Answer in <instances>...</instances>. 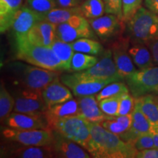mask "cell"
Returning a JSON list of instances; mask_svg holds the SVG:
<instances>
[{
	"label": "cell",
	"instance_id": "1",
	"mask_svg": "<svg viewBox=\"0 0 158 158\" xmlns=\"http://www.w3.org/2000/svg\"><path fill=\"white\" fill-rule=\"evenodd\" d=\"M91 139L86 150L92 157L133 158L138 150L133 143L108 131L99 122H90Z\"/></svg>",
	"mask_w": 158,
	"mask_h": 158
},
{
	"label": "cell",
	"instance_id": "2",
	"mask_svg": "<svg viewBox=\"0 0 158 158\" xmlns=\"http://www.w3.org/2000/svg\"><path fill=\"white\" fill-rule=\"evenodd\" d=\"M15 46V57L19 60L56 72L64 71L61 61L50 47L32 44L29 40Z\"/></svg>",
	"mask_w": 158,
	"mask_h": 158
},
{
	"label": "cell",
	"instance_id": "3",
	"mask_svg": "<svg viewBox=\"0 0 158 158\" xmlns=\"http://www.w3.org/2000/svg\"><path fill=\"white\" fill-rule=\"evenodd\" d=\"M126 23L133 43L147 45L150 41L158 37V15L146 7L141 6Z\"/></svg>",
	"mask_w": 158,
	"mask_h": 158
},
{
	"label": "cell",
	"instance_id": "4",
	"mask_svg": "<svg viewBox=\"0 0 158 158\" xmlns=\"http://www.w3.org/2000/svg\"><path fill=\"white\" fill-rule=\"evenodd\" d=\"M12 68L23 88L40 92L47 85L59 78V76L56 71L33 67L23 63H15Z\"/></svg>",
	"mask_w": 158,
	"mask_h": 158
},
{
	"label": "cell",
	"instance_id": "5",
	"mask_svg": "<svg viewBox=\"0 0 158 158\" xmlns=\"http://www.w3.org/2000/svg\"><path fill=\"white\" fill-rule=\"evenodd\" d=\"M51 130L78 143L85 149L91 139L90 122L79 116L61 118L53 124Z\"/></svg>",
	"mask_w": 158,
	"mask_h": 158
},
{
	"label": "cell",
	"instance_id": "6",
	"mask_svg": "<svg viewBox=\"0 0 158 158\" xmlns=\"http://www.w3.org/2000/svg\"><path fill=\"white\" fill-rule=\"evenodd\" d=\"M124 79L130 93L135 98L158 94V66L138 69Z\"/></svg>",
	"mask_w": 158,
	"mask_h": 158
},
{
	"label": "cell",
	"instance_id": "7",
	"mask_svg": "<svg viewBox=\"0 0 158 158\" xmlns=\"http://www.w3.org/2000/svg\"><path fill=\"white\" fill-rule=\"evenodd\" d=\"M73 75L77 78L87 81H111L115 82L123 80L118 74L110 49L105 51L102 58L93 67L81 72H76Z\"/></svg>",
	"mask_w": 158,
	"mask_h": 158
},
{
	"label": "cell",
	"instance_id": "8",
	"mask_svg": "<svg viewBox=\"0 0 158 158\" xmlns=\"http://www.w3.org/2000/svg\"><path fill=\"white\" fill-rule=\"evenodd\" d=\"M89 21L81 15L73 16L66 22L56 25V37L66 43H72L80 38L96 40Z\"/></svg>",
	"mask_w": 158,
	"mask_h": 158
},
{
	"label": "cell",
	"instance_id": "9",
	"mask_svg": "<svg viewBox=\"0 0 158 158\" xmlns=\"http://www.w3.org/2000/svg\"><path fill=\"white\" fill-rule=\"evenodd\" d=\"M2 135L8 141L29 146H50L54 142V132L50 130H17L5 128Z\"/></svg>",
	"mask_w": 158,
	"mask_h": 158
},
{
	"label": "cell",
	"instance_id": "10",
	"mask_svg": "<svg viewBox=\"0 0 158 158\" xmlns=\"http://www.w3.org/2000/svg\"><path fill=\"white\" fill-rule=\"evenodd\" d=\"M14 112L32 115H44L47 110L42 92L23 88L18 90L15 95Z\"/></svg>",
	"mask_w": 158,
	"mask_h": 158
},
{
	"label": "cell",
	"instance_id": "11",
	"mask_svg": "<svg viewBox=\"0 0 158 158\" xmlns=\"http://www.w3.org/2000/svg\"><path fill=\"white\" fill-rule=\"evenodd\" d=\"M42 21V16L25 5L21 7L15 15L11 27L15 45L28 40V34L37 22Z\"/></svg>",
	"mask_w": 158,
	"mask_h": 158
},
{
	"label": "cell",
	"instance_id": "12",
	"mask_svg": "<svg viewBox=\"0 0 158 158\" xmlns=\"http://www.w3.org/2000/svg\"><path fill=\"white\" fill-rule=\"evenodd\" d=\"M129 45V38L120 37L112 44L110 48L116 69L119 76L123 79L136 70L135 64L128 51Z\"/></svg>",
	"mask_w": 158,
	"mask_h": 158
},
{
	"label": "cell",
	"instance_id": "13",
	"mask_svg": "<svg viewBox=\"0 0 158 158\" xmlns=\"http://www.w3.org/2000/svg\"><path fill=\"white\" fill-rule=\"evenodd\" d=\"M60 80L73 92L76 97L92 95L100 92L111 81H87L77 78L72 74H64Z\"/></svg>",
	"mask_w": 158,
	"mask_h": 158
},
{
	"label": "cell",
	"instance_id": "14",
	"mask_svg": "<svg viewBox=\"0 0 158 158\" xmlns=\"http://www.w3.org/2000/svg\"><path fill=\"white\" fill-rule=\"evenodd\" d=\"M88 20L97 36L103 40L119 34L125 23L113 14L103 15L97 19Z\"/></svg>",
	"mask_w": 158,
	"mask_h": 158
},
{
	"label": "cell",
	"instance_id": "15",
	"mask_svg": "<svg viewBox=\"0 0 158 158\" xmlns=\"http://www.w3.org/2000/svg\"><path fill=\"white\" fill-rule=\"evenodd\" d=\"M54 132V139L52 148L55 157L62 158H90L92 156L89 152L76 142L64 138L60 134Z\"/></svg>",
	"mask_w": 158,
	"mask_h": 158
},
{
	"label": "cell",
	"instance_id": "16",
	"mask_svg": "<svg viewBox=\"0 0 158 158\" xmlns=\"http://www.w3.org/2000/svg\"><path fill=\"white\" fill-rule=\"evenodd\" d=\"M8 127L17 130H48L44 115H32L22 113L10 114L5 120Z\"/></svg>",
	"mask_w": 158,
	"mask_h": 158
},
{
	"label": "cell",
	"instance_id": "17",
	"mask_svg": "<svg viewBox=\"0 0 158 158\" xmlns=\"http://www.w3.org/2000/svg\"><path fill=\"white\" fill-rule=\"evenodd\" d=\"M78 104V115L90 122H101L112 119L114 116L105 114L99 106L95 94L77 97Z\"/></svg>",
	"mask_w": 158,
	"mask_h": 158
},
{
	"label": "cell",
	"instance_id": "18",
	"mask_svg": "<svg viewBox=\"0 0 158 158\" xmlns=\"http://www.w3.org/2000/svg\"><path fill=\"white\" fill-rule=\"evenodd\" d=\"M152 125L147 116L144 115L139 105L135 104V108L132 113V123L127 132L122 134L119 137L128 143L133 144V142L140 135L151 133Z\"/></svg>",
	"mask_w": 158,
	"mask_h": 158
},
{
	"label": "cell",
	"instance_id": "19",
	"mask_svg": "<svg viewBox=\"0 0 158 158\" xmlns=\"http://www.w3.org/2000/svg\"><path fill=\"white\" fill-rule=\"evenodd\" d=\"M42 95L48 108L68 101L73 98L70 88L63 84L59 78L55 79L43 89Z\"/></svg>",
	"mask_w": 158,
	"mask_h": 158
},
{
	"label": "cell",
	"instance_id": "20",
	"mask_svg": "<svg viewBox=\"0 0 158 158\" xmlns=\"http://www.w3.org/2000/svg\"><path fill=\"white\" fill-rule=\"evenodd\" d=\"M56 38V25L40 21L33 26L28 34V40L32 44L50 46Z\"/></svg>",
	"mask_w": 158,
	"mask_h": 158
},
{
	"label": "cell",
	"instance_id": "21",
	"mask_svg": "<svg viewBox=\"0 0 158 158\" xmlns=\"http://www.w3.org/2000/svg\"><path fill=\"white\" fill-rule=\"evenodd\" d=\"M5 155L10 157L50 158L55 157L52 146H29L21 144L12 146L5 149Z\"/></svg>",
	"mask_w": 158,
	"mask_h": 158
},
{
	"label": "cell",
	"instance_id": "22",
	"mask_svg": "<svg viewBox=\"0 0 158 158\" xmlns=\"http://www.w3.org/2000/svg\"><path fill=\"white\" fill-rule=\"evenodd\" d=\"M78 115V104L77 99H71L62 103L54 105L47 108L44 113V116L48 123V130L53 124L61 118L70 116Z\"/></svg>",
	"mask_w": 158,
	"mask_h": 158
},
{
	"label": "cell",
	"instance_id": "23",
	"mask_svg": "<svg viewBox=\"0 0 158 158\" xmlns=\"http://www.w3.org/2000/svg\"><path fill=\"white\" fill-rule=\"evenodd\" d=\"M23 0H0V31L5 33L11 28Z\"/></svg>",
	"mask_w": 158,
	"mask_h": 158
},
{
	"label": "cell",
	"instance_id": "24",
	"mask_svg": "<svg viewBox=\"0 0 158 158\" xmlns=\"http://www.w3.org/2000/svg\"><path fill=\"white\" fill-rule=\"evenodd\" d=\"M135 99L151 124L152 130H158V96L148 94Z\"/></svg>",
	"mask_w": 158,
	"mask_h": 158
},
{
	"label": "cell",
	"instance_id": "25",
	"mask_svg": "<svg viewBox=\"0 0 158 158\" xmlns=\"http://www.w3.org/2000/svg\"><path fill=\"white\" fill-rule=\"evenodd\" d=\"M133 62L138 69H146L154 66L152 55L147 45L134 43L128 49Z\"/></svg>",
	"mask_w": 158,
	"mask_h": 158
},
{
	"label": "cell",
	"instance_id": "26",
	"mask_svg": "<svg viewBox=\"0 0 158 158\" xmlns=\"http://www.w3.org/2000/svg\"><path fill=\"white\" fill-rule=\"evenodd\" d=\"M76 15H82L79 5L77 7H68V8L57 7L43 15L42 17V21H48V22L52 23L54 24L58 25L66 22L73 16Z\"/></svg>",
	"mask_w": 158,
	"mask_h": 158
},
{
	"label": "cell",
	"instance_id": "27",
	"mask_svg": "<svg viewBox=\"0 0 158 158\" xmlns=\"http://www.w3.org/2000/svg\"><path fill=\"white\" fill-rule=\"evenodd\" d=\"M50 48L54 51L57 57L62 62L64 71H70L71 60L74 54V50L70 43H66L56 37Z\"/></svg>",
	"mask_w": 158,
	"mask_h": 158
},
{
	"label": "cell",
	"instance_id": "28",
	"mask_svg": "<svg viewBox=\"0 0 158 158\" xmlns=\"http://www.w3.org/2000/svg\"><path fill=\"white\" fill-rule=\"evenodd\" d=\"M100 123L108 131L120 135L127 132L130 128L132 123V114L114 116L112 119L105 120Z\"/></svg>",
	"mask_w": 158,
	"mask_h": 158
},
{
	"label": "cell",
	"instance_id": "29",
	"mask_svg": "<svg viewBox=\"0 0 158 158\" xmlns=\"http://www.w3.org/2000/svg\"><path fill=\"white\" fill-rule=\"evenodd\" d=\"M73 48L77 52L90 55H99L103 51L102 45L92 38H80L70 43Z\"/></svg>",
	"mask_w": 158,
	"mask_h": 158
},
{
	"label": "cell",
	"instance_id": "30",
	"mask_svg": "<svg viewBox=\"0 0 158 158\" xmlns=\"http://www.w3.org/2000/svg\"><path fill=\"white\" fill-rule=\"evenodd\" d=\"M79 7L83 16L87 19H97L106 13L103 0H85Z\"/></svg>",
	"mask_w": 158,
	"mask_h": 158
},
{
	"label": "cell",
	"instance_id": "31",
	"mask_svg": "<svg viewBox=\"0 0 158 158\" xmlns=\"http://www.w3.org/2000/svg\"><path fill=\"white\" fill-rule=\"evenodd\" d=\"M98 61V59L95 56L76 51L71 60L70 72H81L88 70L93 67Z\"/></svg>",
	"mask_w": 158,
	"mask_h": 158
},
{
	"label": "cell",
	"instance_id": "32",
	"mask_svg": "<svg viewBox=\"0 0 158 158\" xmlns=\"http://www.w3.org/2000/svg\"><path fill=\"white\" fill-rule=\"evenodd\" d=\"M14 97L9 93L5 84L2 82L0 86V118L2 122L8 117L12 110H14Z\"/></svg>",
	"mask_w": 158,
	"mask_h": 158
},
{
	"label": "cell",
	"instance_id": "33",
	"mask_svg": "<svg viewBox=\"0 0 158 158\" xmlns=\"http://www.w3.org/2000/svg\"><path fill=\"white\" fill-rule=\"evenodd\" d=\"M130 92L127 85L123 82L115 81L106 86L102 89L95 94L98 101H100L102 99L111 98V97L122 95L124 93Z\"/></svg>",
	"mask_w": 158,
	"mask_h": 158
},
{
	"label": "cell",
	"instance_id": "34",
	"mask_svg": "<svg viewBox=\"0 0 158 158\" xmlns=\"http://www.w3.org/2000/svg\"><path fill=\"white\" fill-rule=\"evenodd\" d=\"M25 5L42 17L57 7L55 0H26Z\"/></svg>",
	"mask_w": 158,
	"mask_h": 158
},
{
	"label": "cell",
	"instance_id": "35",
	"mask_svg": "<svg viewBox=\"0 0 158 158\" xmlns=\"http://www.w3.org/2000/svg\"><path fill=\"white\" fill-rule=\"evenodd\" d=\"M122 95L102 99L99 101V106L105 114L110 116H117L118 104Z\"/></svg>",
	"mask_w": 158,
	"mask_h": 158
},
{
	"label": "cell",
	"instance_id": "36",
	"mask_svg": "<svg viewBox=\"0 0 158 158\" xmlns=\"http://www.w3.org/2000/svg\"><path fill=\"white\" fill-rule=\"evenodd\" d=\"M135 99L130 92L124 93L121 96L118 104L117 116L127 115L133 113L135 108Z\"/></svg>",
	"mask_w": 158,
	"mask_h": 158
},
{
	"label": "cell",
	"instance_id": "37",
	"mask_svg": "<svg viewBox=\"0 0 158 158\" xmlns=\"http://www.w3.org/2000/svg\"><path fill=\"white\" fill-rule=\"evenodd\" d=\"M143 0H122L123 21L125 23L133 18L141 7Z\"/></svg>",
	"mask_w": 158,
	"mask_h": 158
},
{
	"label": "cell",
	"instance_id": "38",
	"mask_svg": "<svg viewBox=\"0 0 158 158\" xmlns=\"http://www.w3.org/2000/svg\"><path fill=\"white\" fill-rule=\"evenodd\" d=\"M103 2L106 14L115 15L123 21L122 0H103Z\"/></svg>",
	"mask_w": 158,
	"mask_h": 158
},
{
	"label": "cell",
	"instance_id": "39",
	"mask_svg": "<svg viewBox=\"0 0 158 158\" xmlns=\"http://www.w3.org/2000/svg\"><path fill=\"white\" fill-rule=\"evenodd\" d=\"M134 147L138 151L155 148V144L151 133L140 135L133 142Z\"/></svg>",
	"mask_w": 158,
	"mask_h": 158
},
{
	"label": "cell",
	"instance_id": "40",
	"mask_svg": "<svg viewBox=\"0 0 158 158\" xmlns=\"http://www.w3.org/2000/svg\"><path fill=\"white\" fill-rule=\"evenodd\" d=\"M135 157L137 158H158V149L152 148L138 151Z\"/></svg>",
	"mask_w": 158,
	"mask_h": 158
},
{
	"label": "cell",
	"instance_id": "41",
	"mask_svg": "<svg viewBox=\"0 0 158 158\" xmlns=\"http://www.w3.org/2000/svg\"><path fill=\"white\" fill-rule=\"evenodd\" d=\"M147 45L152 55L154 63L158 65V37L150 41L149 43H147Z\"/></svg>",
	"mask_w": 158,
	"mask_h": 158
},
{
	"label": "cell",
	"instance_id": "42",
	"mask_svg": "<svg viewBox=\"0 0 158 158\" xmlns=\"http://www.w3.org/2000/svg\"><path fill=\"white\" fill-rule=\"evenodd\" d=\"M55 2L57 7H63V8L77 7L79 5L77 0H55Z\"/></svg>",
	"mask_w": 158,
	"mask_h": 158
},
{
	"label": "cell",
	"instance_id": "43",
	"mask_svg": "<svg viewBox=\"0 0 158 158\" xmlns=\"http://www.w3.org/2000/svg\"><path fill=\"white\" fill-rule=\"evenodd\" d=\"M144 5L149 11L158 15V0H144Z\"/></svg>",
	"mask_w": 158,
	"mask_h": 158
},
{
	"label": "cell",
	"instance_id": "44",
	"mask_svg": "<svg viewBox=\"0 0 158 158\" xmlns=\"http://www.w3.org/2000/svg\"><path fill=\"white\" fill-rule=\"evenodd\" d=\"M151 133L153 138L155 148L158 149V130H152Z\"/></svg>",
	"mask_w": 158,
	"mask_h": 158
},
{
	"label": "cell",
	"instance_id": "45",
	"mask_svg": "<svg viewBox=\"0 0 158 158\" xmlns=\"http://www.w3.org/2000/svg\"><path fill=\"white\" fill-rule=\"evenodd\" d=\"M77 1H78V5H80L81 4L82 2H84L85 1V0H77Z\"/></svg>",
	"mask_w": 158,
	"mask_h": 158
}]
</instances>
